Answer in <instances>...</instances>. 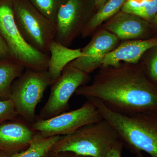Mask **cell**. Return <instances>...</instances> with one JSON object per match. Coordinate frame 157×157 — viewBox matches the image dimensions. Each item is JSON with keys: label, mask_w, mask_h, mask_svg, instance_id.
Returning <instances> with one entry per match:
<instances>
[{"label": "cell", "mask_w": 157, "mask_h": 157, "mask_svg": "<svg viewBox=\"0 0 157 157\" xmlns=\"http://www.w3.org/2000/svg\"><path fill=\"white\" fill-rule=\"evenodd\" d=\"M155 47H157V38L124 42L104 57L101 67H117L121 61L136 64L145 52Z\"/></svg>", "instance_id": "7c38bea8"}, {"label": "cell", "mask_w": 157, "mask_h": 157, "mask_svg": "<svg viewBox=\"0 0 157 157\" xmlns=\"http://www.w3.org/2000/svg\"><path fill=\"white\" fill-rule=\"evenodd\" d=\"M135 1H137V2H140V1H142V0H135Z\"/></svg>", "instance_id": "83f0119b"}, {"label": "cell", "mask_w": 157, "mask_h": 157, "mask_svg": "<svg viewBox=\"0 0 157 157\" xmlns=\"http://www.w3.org/2000/svg\"><path fill=\"white\" fill-rule=\"evenodd\" d=\"M17 116L11 99L0 101V124L7 121L15 119Z\"/></svg>", "instance_id": "d6986e66"}, {"label": "cell", "mask_w": 157, "mask_h": 157, "mask_svg": "<svg viewBox=\"0 0 157 157\" xmlns=\"http://www.w3.org/2000/svg\"><path fill=\"white\" fill-rule=\"evenodd\" d=\"M107 0H94L95 4L97 6H102L104 5V3Z\"/></svg>", "instance_id": "cb8c5ba5"}, {"label": "cell", "mask_w": 157, "mask_h": 157, "mask_svg": "<svg viewBox=\"0 0 157 157\" xmlns=\"http://www.w3.org/2000/svg\"><path fill=\"white\" fill-rule=\"evenodd\" d=\"M103 118L95 105L87 100L78 109L48 119H37L30 125L36 134L46 138L70 135L85 125Z\"/></svg>", "instance_id": "52a82bcc"}, {"label": "cell", "mask_w": 157, "mask_h": 157, "mask_svg": "<svg viewBox=\"0 0 157 157\" xmlns=\"http://www.w3.org/2000/svg\"><path fill=\"white\" fill-rule=\"evenodd\" d=\"M155 23L156 25H157V13L155 17Z\"/></svg>", "instance_id": "4316f807"}, {"label": "cell", "mask_w": 157, "mask_h": 157, "mask_svg": "<svg viewBox=\"0 0 157 157\" xmlns=\"http://www.w3.org/2000/svg\"><path fill=\"white\" fill-rule=\"evenodd\" d=\"M89 74L67 65L61 75L51 85L50 95L37 119L46 120L64 113L70 98L88 80Z\"/></svg>", "instance_id": "ba28073f"}, {"label": "cell", "mask_w": 157, "mask_h": 157, "mask_svg": "<svg viewBox=\"0 0 157 157\" xmlns=\"http://www.w3.org/2000/svg\"><path fill=\"white\" fill-rule=\"evenodd\" d=\"M127 0H109L101 9L90 18L82 30V37L90 35L104 21L115 14Z\"/></svg>", "instance_id": "9a60e30c"}, {"label": "cell", "mask_w": 157, "mask_h": 157, "mask_svg": "<svg viewBox=\"0 0 157 157\" xmlns=\"http://www.w3.org/2000/svg\"><path fill=\"white\" fill-rule=\"evenodd\" d=\"M63 136L44 138L35 134L26 149L11 155L10 157H45L52 147Z\"/></svg>", "instance_id": "2e32d148"}, {"label": "cell", "mask_w": 157, "mask_h": 157, "mask_svg": "<svg viewBox=\"0 0 157 157\" xmlns=\"http://www.w3.org/2000/svg\"><path fill=\"white\" fill-rule=\"evenodd\" d=\"M117 132L104 119L85 125L70 135L63 136L50 151H71L90 157H105L120 141Z\"/></svg>", "instance_id": "3957f363"}, {"label": "cell", "mask_w": 157, "mask_h": 157, "mask_svg": "<svg viewBox=\"0 0 157 157\" xmlns=\"http://www.w3.org/2000/svg\"><path fill=\"white\" fill-rule=\"evenodd\" d=\"M44 16L55 22L57 13L62 0H29Z\"/></svg>", "instance_id": "ac0fdd59"}, {"label": "cell", "mask_w": 157, "mask_h": 157, "mask_svg": "<svg viewBox=\"0 0 157 157\" xmlns=\"http://www.w3.org/2000/svg\"><path fill=\"white\" fill-rule=\"evenodd\" d=\"M147 28L148 24L143 18L123 11L117 14L105 25L107 30L123 40L141 37Z\"/></svg>", "instance_id": "4fadbf2b"}, {"label": "cell", "mask_w": 157, "mask_h": 157, "mask_svg": "<svg viewBox=\"0 0 157 157\" xmlns=\"http://www.w3.org/2000/svg\"><path fill=\"white\" fill-rule=\"evenodd\" d=\"M122 11L143 19H151L157 13V0H127L122 7Z\"/></svg>", "instance_id": "e0dca14e"}, {"label": "cell", "mask_w": 157, "mask_h": 157, "mask_svg": "<svg viewBox=\"0 0 157 157\" xmlns=\"http://www.w3.org/2000/svg\"><path fill=\"white\" fill-rule=\"evenodd\" d=\"M35 134L23 120L5 122L0 124V150L10 155L23 151L29 147Z\"/></svg>", "instance_id": "8fae6325"}, {"label": "cell", "mask_w": 157, "mask_h": 157, "mask_svg": "<svg viewBox=\"0 0 157 157\" xmlns=\"http://www.w3.org/2000/svg\"><path fill=\"white\" fill-rule=\"evenodd\" d=\"M87 100L115 129L124 146L135 154L144 152L150 157H157V111L123 114L109 109L98 99Z\"/></svg>", "instance_id": "7a4b0ae2"}, {"label": "cell", "mask_w": 157, "mask_h": 157, "mask_svg": "<svg viewBox=\"0 0 157 157\" xmlns=\"http://www.w3.org/2000/svg\"><path fill=\"white\" fill-rule=\"evenodd\" d=\"M10 59L9 48L5 40L0 35V59Z\"/></svg>", "instance_id": "603a6c76"}, {"label": "cell", "mask_w": 157, "mask_h": 157, "mask_svg": "<svg viewBox=\"0 0 157 157\" xmlns=\"http://www.w3.org/2000/svg\"><path fill=\"white\" fill-rule=\"evenodd\" d=\"M135 155H136V157H145L142 154V152H141L137 153L135 154Z\"/></svg>", "instance_id": "484cf974"}, {"label": "cell", "mask_w": 157, "mask_h": 157, "mask_svg": "<svg viewBox=\"0 0 157 157\" xmlns=\"http://www.w3.org/2000/svg\"><path fill=\"white\" fill-rule=\"evenodd\" d=\"M84 0H62L56 19L54 41L68 47L82 30L88 20Z\"/></svg>", "instance_id": "9c48e42d"}, {"label": "cell", "mask_w": 157, "mask_h": 157, "mask_svg": "<svg viewBox=\"0 0 157 157\" xmlns=\"http://www.w3.org/2000/svg\"><path fill=\"white\" fill-rule=\"evenodd\" d=\"M11 156L6 153L5 152L0 150V157H10Z\"/></svg>", "instance_id": "d4e9b609"}, {"label": "cell", "mask_w": 157, "mask_h": 157, "mask_svg": "<svg viewBox=\"0 0 157 157\" xmlns=\"http://www.w3.org/2000/svg\"><path fill=\"white\" fill-rule=\"evenodd\" d=\"M144 71L147 77L157 84V50L147 65L146 70H144Z\"/></svg>", "instance_id": "ffe728a7"}, {"label": "cell", "mask_w": 157, "mask_h": 157, "mask_svg": "<svg viewBox=\"0 0 157 157\" xmlns=\"http://www.w3.org/2000/svg\"><path fill=\"white\" fill-rule=\"evenodd\" d=\"M25 69L10 59H0V101L10 99L13 82Z\"/></svg>", "instance_id": "5bb4252c"}, {"label": "cell", "mask_w": 157, "mask_h": 157, "mask_svg": "<svg viewBox=\"0 0 157 157\" xmlns=\"http://www.w3.org/2000/svg\"><path fill=\"white\" fill-rule=\"evenodd\" d=\"M124 146L123 144L120 140L109 150L105 157H122Z\"/></svg>", "instance_id": "44dd1931"}, {"label": "cell", "mask_w": 157, "mask_h": 157, "mask_svg": "<svg viewBox=\"0 0 157 157\" xmlns=\"http://www.w3.org/2000/svg\"><path fill=\"white\" fill-rule=\"evenodd\" d=\"M14 19L21 36L36 50L49 55L56 36L55 24L29 0H13Z\"/></svg>", "instance_id": "5b68a950"}, {"label": "cell", "mask_w": 157, "mask_h": 157, "mask_svg": "<svg viewBox=\"0 0 157 157\" xmlns=\"http://www.w3.org/2000/svg\"><path fill=\"white\" fill-rule=\"evenodd\" d=\"M118 41L112 33L106 29L101 30L81 49V56L67 65L89 74L101 67L102 59L113 50Z\"/></svg>", "instance_id": "30bf717a"}, {"label": "cell", "mask_w": 157, "mask_h": 157, "mask_svg": "<svg viewBox=\"0 0 157 157\" xmlns=\"http://www.w3.org/2000/svg\"><path fill=\"white\" fill-rule=\"evenodd\" d=\"M0 35L6 42L10 59L25 69L47 71L50 56L35 49L26 42L14 19L13 0H0Z\"/></svg>", "instance_id": "277c9868"}, {"label": "cell", "mask_w": 157, "mask_h": 157, "mask_svg": "<svg viewBox=\"0 0 157 157\" xmlns=\"http://www.w3.org/2000/svg\"><path fill=\"white\" fill-rule=\"evenodd\" d=\"M45 157H90L77 154L71 151H62L53 152L50 151Z\"/></svg>", "instance_id": "7402d4cb"}, {"label": "cell", "mask_w": 157, "mask_h": 157, "mask_svg": "<svg viewBox=\"0 0 157 157\" xmlns=\"http://www.w3.org/2000/svg\"><path fill=\"white\" fill-rule=\"evenodd\" d=\"M137 64L101 67L91 84L80 86L75 94L98 99L123 114L157 111V84Z\"/></svg>", "instance_id": "6da1fadb"}, {"label": "cell", "mask_w": 157, "mask_h": 157, "mask_svg": "<svg viewBox=\"0 0 157 157\" xmlns=\"http://www.w3.org/2000/svg\"><path fill=\"white\" fill-rule=\"evenodd\" d=\"M52 83L48 70L36 71L28 69L13 82L10 99L17 115L27 123L31 125L37 120L36 107L45 90Z\"/></svg>", "instance_id": "8992f818"}]
</instances>
